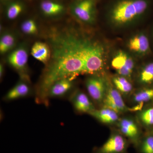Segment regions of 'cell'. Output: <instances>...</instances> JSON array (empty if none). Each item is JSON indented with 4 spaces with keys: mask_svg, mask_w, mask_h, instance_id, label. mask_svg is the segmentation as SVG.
I'll return each mask as SVG.
<instances>
[{
    "mask_svg": "<svg viewBox=\"0 0 153 153\" xmlns=\"http://www.w3.org/2000/svg\"><path fill=\"white\" fill-rule=\"evenodd\" d=\"M51 56L38 92L45 96L55 82L77 75L101 74L108 55L105 43L79 28L68 27L49 33Z\"/></svg>",
    "mask_w": 153,
    "mask_h": 153,
    "instance_id": "cell-1",
    "label": "cell"
},
{
    "mask_svg": "<svg viewBox=\"0 0 153 153\" xmlns=\"http://www.w3.org/2000/svg\"><path fill=\"white\" fill-rule=\"evenodd\" d=\"M102 13L108 26L125 30L142 23L153 13V0H107Z\"/></svg>",
    "mask_w": 153,
    "mask_h": 153,
    "instance_id": "cell-2",
    "label": "cell"
},
{
    "mask_svg": "<svg viewBox=\"0 0 153 153\" xmlns=\"http://www.w3.org/2000/svg\"><path fill=\"white\" fill-rule=\"evenodd\" d=\"M98 3L97 0H71L68 4V12L81 23L94 25L99 13Z\"/></svg>",
    "mask_w": 153,
    "mask_h": 153,
    "instance_id": "cell-3",
    "label": "cell"
},
{
    "mask_svg": "<svg viewBox=\"0 0 153 153\" xmlns=\"http://www.w3.org/2000/svg\"><path fill=\"white\" fill-rule=\"evenodd\" d=\"M127 47L132 54L141 57H149L153 55V48L149 33L140 32L133 35L127 42Z\"/></svg>",
    "mask_w": 153,
    "mask_h": 153,
    "instance_id": "cell-4",
    "label": "cell"
},
{
    "mask_svg": "<svg viewBox=\"0 0 153 153\" xmlns=\"http://www.w3.org/2000/svg\"><path fill=\"white\" fill-rule=\"evenodd\" d=\"M135 66V62L131 55L123 50L118 51L111 59V67L117 75L124 76L131 81Z\"/></svg>",
    "mask_w": 153,
    "mask_h": 153,
    "instance_id": "cell-5",
    "label": "cell"
},
{
    "mask_svg": "<svg viewBox=\"0 0 153 153\" xmlns=\"http://www.w3.org/2000/svg\"><path fill=\"white\" fill-rule=\"evenodd\" d=\"M109 82L101 74H94L88 76L85 85L88 94L92 99L102 104L106 95Z\"/></svg>",
    "mask_w": 153,
    "mask_h": 153,
    "instance_id": "cell-6",
    "label": "cell"
},
{
    "mask_svg": "<svg viewBox=\"0 0 153 153\" xmlns=\"http://www.w3.org/2000/svg\"><path fill=\"white\" fill-rule=\"evenodd\" d=\"M140 125L137 119L131 117L120 118L116 124L118 131L135 148L143 137Z\"/></svg>",
    "mask_w": 153,
    "mask_h": 153,
    "instance_id": "cell-7",
    "label": "cell"
},
{
    "mask_svg": "<svg viewBox=\"0 0 153 153\" xmlns=\"http://www.w3.org/2000/svg\"><path fill=\"white\" fill-rule=\"evenodd\" d=\"M130 142L119 131L112 132L108 139L91 153H127Z\"/></svg>",
    "mask_w": 153,
    "mask_h": 153,
    "instance_id": "cell-8",
    "label": "cell"
},
{
    "mask_svg": "<svg viewBox=\"0 0 153 153\" xmlns=\"http://www.w3.org/2000/svg\"><path fill=\"white\" fill-rule=\"evenodd\" d=\"M102 105L103 107L110 108L119 114L131 111V108L128 107L125 103L121 94L110 82Z\"/></svg>",
    "mask_w": 153,
    "mask_h": 153,
    "instance_id": "cell-9",
    "label": "cell"
},
{
    "mask_svg": "<svg viewBox=\"0 0 153 153\" xmlns=\"http://www.w3.org/2000/svg\"><path fill=\"white\" fill-rule=\"evenodd\" d=\"M38 9L44 16L54 18L61 16L68 12V5L66 6L62 0H39Z\"/></svg>",
    "mask_w": 153,
    "mask_h": 153,
    "instance_id": "cell-10",
    "label": "cell"
},
{
    "mask_svg": "<svg viewBox=\"0 0 153 153\" xmlns=\"http://www.w3.org/2000/svg\"><path fill=\"white\" fill-rule=\"evenodd\" d=\"M4 15L9 20L19 18L27 10V5L25 0H1Z\"/></svg>",
    "mask_w": 153,
    "mask_h": 153,
    "instance_id": "cell-11",
    "label": "cell"
},
{
    "mask_svg": "<svg viewBox=\"0 0 153 153\" xmlns=\"http://www.w3.org/2000/svg\"><path fill=\"white\" fill-rule=\"evenodd\" d=\"M153 101V85L142 87L132 94L131 102L135 106L131 108L132 111H138L143 105Z\"/></svg>",
    "mask_w": 153,
    "mask_h": 153,
    "instance_id": "cell-12",
    "label": "cell"
},
{
    "mask_svg": "<svg viewBox=\"0 0 153 153\" xmlns=\"http://www.w3.org/2000/svg\"><path fill=\"white\" fill-rule=\"evenodd\" d=\"M27 50L24 46L17 47L10 53L7 61L12 67L18 71L25 70L27 63Z\"/></svg>",
    "mask_w": 153,
    "mask_h": 153,
    "instance_id": "cell-13",
    "label": "cell"
},
{
    "mask_svg": "<svg viewBox=\"0 0 153 153\" xmlns=\"http://www.w3.org/2000/svg\"><path fill=\"white\" fill-rule=\"evenodd\" d=\"M71 101L74 108L79 112L90 114L96 109L88 96L80 91H75L73 94Z\"/></svg>",
    "mask_w": 153,
    "mask_h": 153,
    "instance_id": "cell-14",
    "label": "cell"
},
{
    "mask_svg": "<svg viewBox=\"0 0 153 153\" xmlns=\"http://www.w3.org/2000/svg\"><path fill=\"white\" fill-rule=\"evenodd\" d=\"M137 82L142 87L153 85V58L149 59L140 67Z\"/></svg>",
    "mask_w": 153,
    "mask_h": 153,
    "instance_id": "cell-15",
    "label": "cell"
},
{
    "mask_svg": "<svg viewBox=\"0 0 153 153\" xmlns=\"http://www.w3.org/2000/svg\"><path fill=\"white\" fill-rule=\"evenodd\" d=\"M73 78H64L56 81L50 87L47 92L48 97H60L68 92L73 86Z\"/></svg>",
    "mask_w": 153,
    "mask_h": 153,
    "instance_id": "cell-16",
    "label": "cell"
},
{
    "mask_svg": "<svg viewBox=\"0 0 153 153\" xmlns=\"http://www.w3.org/2000/svg\"><path fill=\"white\" fill-rule=\"evenodd\" d=\"M89 114L102 123L107 125H116L120 119L118 114L104 107L100 109H96Z\"/></svg>",
    "mask_w": 153,
    "mask_h": 153,
    "instance_id": "cell-17",
    "label": "cell"
},
{
    "mask_svg": "<svg viewBox=\"0 0 153 153\" xmlns=\"http://www.w3.org/2000/svg\"><path fill=\"white\" fill-rule=\"evenodd\" d=\"M31 54L36 60L47 64L50 60L51 50L48 44L38 41L33 44Z\"/></svg>",
    "mask_w": 153,
    "mask_h": 153,
    "instance_id": "cell-18",
    "label": "cell"
},
{
    "mask_svg": "<svg viewBox=\"0 0 153 153\" xmlns=\"http://www.w3.org/2000/svg\"><path fill=\"white\" fill-rule=\"evenodd\" d=\"M31 88L27 83L24 81H20L9 91L5 96V100H12L29 95Z\"/></svg>",
    "mask_w": 153,
    "mask_h": 153,
    "instance_id": "cell-19",
    "label": "cell"
},
{
    "mask_svg": "<svg viewBox=\"0 0 153 153\" xmlns=\"http://www.w3.org/2000/svg\"><path fill=\"white\" fill-rule=\"evenodd\" d=\"M111 82L122 95H129L131 94L133 91L131 81L124 76L117 74L113 76Z\"/></svg>",
    "mask_w": 153,
    "mask_h": 153,
    "instance_id": "cell-20",
    "label": "cell"
},
{
    "mask_svg": "<svg viewBox=\"0 0 153 153\" xmlns=\"http://www.w3.org/2000/svg\"><path fill=\"white\" fill-rule=\"evenodd\" d=\"M137 120L145 128L153 127V106L142 108L138 111Z\"/></svg>",
    "mask_w": 153,
    "mask_h": 153,
    "instance_id": "cell-21",
    "label": "cell"
},
{
    "mask_svg": "<svg viewBox=\"0 0 153 153\" xmlns=\"http://www.w3.org/2000/svg\"><path fill=\"white\" fill-rule=\"evenodd\" d=\"M16 37L10 32L5 33L1 36L0 39V52L4 54L10 51L16 45Z\"/></svg>",
    "mask_w": 153,
    "mask_h": 153,
    "instance_id": "cell-22",
    "label": "cell"
},
{
    "mask_svg": "<svg viewBox=\"0 0 153 153\" xmlns=\"http://www.w3.org/2000/svg\"><path fill=\"white\" fill-rule=\"evenodd\" d=\"M136 148L138 153H153V134L143 136Z\"/></svg>",
    "mask_w": 153,
    "mask_h": 153,
    "instance_id": "cell-23",
    "label": "cell"
},
{
    "mask_svg": "<svg viewBox=\"0 0 153 153\" xmlns=\"http://www.w3.org/2000/svg\"><path fill=\"white\" fill-rule=\"evenodd\" d=\"M22 32L29 35H35L38 32V26L36 21L33 19L25 20L21 25Z\"/></svg>",
    "mask_w": 153,
    "mask_h": 153,
    "instance_id": "cell-24",
    "label": "cell"
},
{
    "mask_svg": "<svg viewBox=\"0 0 153 153\" xmlns=\"http://www.w3.org/2000/svg\"><path fill=\"white\" fill-rule=\"evenodd\" d=\"M149 35L150 38L152 43V47L153 50V25L152 26V28L150 32H149Z\"/></svg>",
    "mask_w": 153,
    "mask_h": 153,
    "instance_id": "cell-25",
    "label": "cell"
},
{
    "mask_svg": "<svg viewBox=\"0 0 153 153\" xmlns=\"http://www.w3.org/2000/svg\"><path fill=\"white\" fill-rule=\"evenodd\" d=\"M3 73H4V67H3L2 64H1V65H0V76H1V78L2 77Z\"/></svg>",
    "mask_w": 153,
    "mask_h": 153,
    "instance_id": "cell-26",
    "label": "cell"
},
{
    "mask_svg": "<svg viewBox=\"0 0 153 153\" xmlns=\"http://www.w3.org/2000/svg\"><path fill=\"white\" fill-rule=\"evenodd\" d=\"M97 1H98L99 2H100L101 1H103V0H97Z\"/></svg>",
    "mask_w": 153,
    "mask_h": 153,
    "instance_id": "cell-27",
    "label": "cell"
},
{
    "mask_svg": "<svg viewBox=\"0 0 153 153\" xmlns=\"http://www.w3.org/2000/svg\"></svg>",
    "mask_w": 153,
    "mask_h": 153,
    "instance_id": "cell-28",
    "label": "cell"
}]
</instances>
